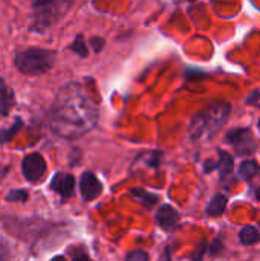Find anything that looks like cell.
<instances>
[{"mask_svg":"<svg viewBox=\"0 0 260 261\" xmlns=\"http://www.w3.org/2000/svg\"><path fill=\"white\" fill-rule=\"evenodd\" d=\"M239 239H241V242L244 245H254V243L259 242L260 234L254 226H245V228H242V231L239 234Z\"/></svg>","mask_w":260,"mask_h":261,"instance_id":"2e32d148","label":"cell"},{"mask_svg":"<svg viewBox=\"0 0 260 261\" xmlns=\"http://www.w3.org/2000/svg\"><path fill=\"white\" fill-rule=\"evenodd\" d=\"M239 173L245 180H251L259 173V164L256 161H245V162H242Z\"/></svg>","mask_w":260,"mask_h":261,"instance_id":"e0dca14e","label":"cell"},{"mask_svg":"<svg viewBox=\"0 0 260 261\" xmlns=\"http://www.w3.org/2000/svg\"><path fill=\"white\" fill-rule=\"evenodd\" d=\"M227 203H228V199L225 194H216L211 202L208 203V208H207V214L210 217H219L224 214L225 208H227Z\"/></svg>","mask_w":260,"mask_h":261,"instance_id":"8fae6325","label":"cell"},{"mask_svg":"<svg viewBox=\"0 0 260 261\" xmlns=\"http://www.w3.org/2000/svg\"><path fill=\"white\" fill-rule=\"evenodd\" d=\"M70 49H72L75 54H78L80 57H87V46H86V43H84L83 35H77L75 41L70 44Z\"/></svg>","mask_w":260,"mask_h":261,"instance_id":"ac0fdd59","label":"cell"},{"mask_svg":"<svg viewBox=\"0 0 260 261\" xmlns=\"http://www.w3.org/2000/svg\"><path fill=\"white\" fill-rule=\"evenodd\" d=\"M23 127V121L20 118H15L14 119V124L9 127V128H5V130H0V145L3 144H8L9 141L14 139V136L18 133V130Z\"/></svg>","mask_w":260,"mask_h":261,"instance_id":"9a60e30c","label":"cell"},{"mask_svg":"<svg viewBox=\"0 0 260 261\" xmlns=\"http://www.w3.org/2000/svg\"><path fill=\"white\" fill-rule=\"evenodd\" d=\"M227 139L228 142L234 147L236 153L241 154V156H250L256 151L257 148V144L254 141V136L250 130L247 128H236V130H231L228 135H227Z\"/></svg>","mask_w":260,"mask_h":261,"instance_id":"5b68a950","label":"cell"},{"mask_svg":"<svg viewBox=\"0 0 260 261\" xmlns=\"http://www.w3.org/2000/svg\"><path fill=\"white\" fill-rule=\"evenodd\" d=\"M98 121V106L78 83L64 84L51 109V127L63 138H78L90 132Z\"/></svg>","mask_w":260,"mask_h":261,"instance_id":"6da1fadb","label":"cell"},{"mask_svg":"<svg viewBox=\"0 0 260 261\" xmlns=\"http://www.w3.org/2000/svg\"><path fill=\"white\" fill-rule=\"evenodd\" d=\"M161 158H162V153H159V151H146L135 159V164L144 162L150 168H158L161 164Z\"/></svg>","mask_w":260,"mask_h":261,"instance_id":"5bb4252c","label":"cell"},{"mask_svg":"<svg viewBox=\"0 0 260 261\" xmlns=\"http://www.w3.org/2000/svg\"><path fill=\"white\" fill-rule=\"evenodd\" d=\"M8 260H9V248H8V245L0 239V261Z\"/></svg>","mask_w":260,"mask_h":261,"instance_id":"44dd1931","label":"cell"},{"mask_svg":"<svg viewBox=\"0 0 260 261\" xmlns=\"http://www.w3.org/2000/svg\"><path fill=\"white\" fill-rule=\"evenodd\" d=\"M51 261H66V258L64 257H61V255H58V257H55V258H52Z\"/></svg>","mask_w":260,"mask_h":261,"instance_id":"484cf974","label":"cell"},{"mask_svg":"<svg viewBox=\"0 0 260 261\" xmlns=\"http://www.w3.org/2000/svg\"><path fill=\"white\" fill-rule=\"evenodd\" d=\"M74 188H75V179L69 173H57L51 180V190H54L64 199L74 194Z\"/></svg>","mask_w":260,"mask_h":261,"instance_id":"ba28073f","label":"cell"},{"mask_svg":"<svg viewBox=\"0 0 260 261\" xmlns=\"http://www.w3.org/2000/svg\"><path fill=\"white\" fill-rule=\"evenodd\" d=\"M15 104V96L12 89L6 84L3 78H0V115L6 116Z\"/></svg>","mask_w":260,"mask_h":261,"instance_id":"30bf717a","label":"cell"},{"mask_svg":"<svg viewBox=\"0 0 260 261\" xmlns=\"http://www.w3.org/2000/svg\"><path fill=\"white\" fill-rule=\"evenodd\" d=\"M204 254V246L201 248V251H199V254L198 255H195V258H193V261H201V255Z\"/></svg>","mask_w":260,"mask_h":261,"instance_id":"d4e9b609","label":"cell"},{"mask_svg":"<svg viewBox=\"0 0 260 261\" xmlns=\"http://www.w3.org/2000/svg\"><path fill=\"white\" fill-rule=\"evenodd\" d=\"M126 261H149V255L144 251H133L126 257Z\"/></svg>","mask_w":260,"mask_h":261,"instance_id":"ffe728a7","label":"cell"},{"mask_svg":"<svg viewBox=\"0 0 260 261\" xmlns=\"http://www.w3.org/2000/svg\"><path fill=\"white\" fill-rule=\"evenodd\" d=\"M233 167H234V164H233L231 156L227 151H219V161L216 164V168L219 170L222 179H225V177H228L231 174Z\"/></svg>","mask_w":260,"mask_h":261,"instance_id":"7c38bea8","label":"cell"},{"mask_svg":"<svg viewBox=\"0 0 260 261\" xmlns=\"http://www.w3.org/2000/svg\"><path fill=\"white\" fill-rule=\"evenodd\" d=\"M21 171L26 180L29 182H38L44 173H46V162L41 154L38 153H31L23 158L21 162Z\"/></svg>","mask_w":260,"mask_h":261,"instance_id":"8992f818","label":"cell"},{"mask_svg":"<svg viewBox=\"0 0 260 261\" xmlns=\"http://www.w3.org/2000/svg\"><path fill=\"white\" fill-rule=\"evenodd\" d=\"M259 127H260V121H259Z\"/></svg>","mask_w":260,"mask_h":261,"instance_id":"4316f807","label":"cell"},{"mask_svg":"<svg viewBox=\"0 0 260 261\" xmlns=\"http://www.w3.org/2000/svg\"><path fill=\"white\" fill-rule=\"evenodd\" d=\"M55 60V52L41 47H28L15 54V66L25 75H40L48 72Z\"/></svg>","mask_w":260,"mask_h":261,"instance_id":"3957f363","label":"cell"},{"mask_svg":"<svg viewBox=\"0 0 260 261\" xmlns=\"http://www.w3.org/2000/svg\"><path fill=\"white\" fill-rule=\"evenodd\" d=\"M80 191L84 200H93L101 194L103 187L92 171H86L80 179Z\"/></svg>","mask_w":260,"mask_h":261,"instance_id":"52a82bcc","label":"cell"},{"mask_svg":"<svg viewBox=\"0 0 260 261\" xmlns=\"http://www.w3.org/2000/svg\"><path fill=\"white\" fill-rule=\"evenodd\" d=\"M90 46L95 52H100L104 46V40L100 37H93V38H90Z\"/></svg>","mask_w":260,"mask_h":261,"instance_id":"7402d4cb","label":"cell"},{"mask_svg":"<svg viewBox=\"0 0 260 261\" xmlns=\"http://www.w3.org/2000/svg\"><path fill=\"white\" fill-rule=\"evenodd\" d=\"M156 222L164 231H172L179 225V213L173 206L164 205L156 213Z\"/></svg>","mask_w":260,"mask_h":261,"instance_id":"9c48e42d","label":"cell"},{"mask_svg":"<svg viewBox=\"0 0 260 261\" xmlns=\"http://www.w3.org/2000/svg\"><path fill=\"white\" fill-rule=\"evenodd\" d=\"M8 171H9V167H5V165H0V180L8 174Z\"/></svg>","mask_w":260,"mask_h":261,"instance_id":"603a6c76","label":"cell"},{"mask_svg":"<svg viewBox=\"0 0 260 261\" xmlns=\"http://www.w3.org/2000/svg\"><path fill=\"white\" fill-rule=\"evenodd\" d=\"M230 104L215 102L196 113L190 122V138L195 142H204L211 139L225 124L230 116Z\"/></svg>","mask_w":260,"mask_h":261,"instance_id":"7a4b0ae2","label":"cell"},{"mask_svg":"<svg viewBox=\"0 0 260 261\" xmlns=\"http://www.w3.org/2000/svg\"><path fill=\"white\" fill-rule=\"evenodd\" d=\"M130 194H132V197H133L136 202H139V203L144 205L146 208H152L153 205L158 203V197H156L155 194H150V193L144 191V190H132Z\"/></svg>","mask_w":260,"mask_h":261,"instance_id":"4fadbf2b","label":"cell"},{"mask_svg":"<svg viewBox=\"0 0 260 261\" xmlns=\"http://www.w3.org/2000/svg\"><path fill=\"white\" fill-rule=\"evenodd\" d=\"M8 202H26L28 200V191L26 190H12L6 196Z\"/></svg>","mask_w":260,"mask_h":261,"instance_id":"d6986e66","label":"cell"},{"mask_svg":"<svg viewBox=\"0 0 260 261\" xmlns=\"http://www.w3.org/2000/svg\"><path fill=\"white\" fill-rule=\"evenodd\" d=\"M74 261H92L87 255H84V254H80V255H75L74 257Z\"/></svg>","mask_w":260,"mask_h":261,"instance_id":"cb8c5ba5","label":"cell"},{"mask_svg":"<svg viewBox=\"0 0 260 261\" xmlns=\"http://www.w3.org/2000/svg\"><path fill=\"white\" fill-rule=\"evenodd\" d=\"M69 3L60 2H35L32 3L34 18L31 23V31L34 32H44L61 14V9L67 8Z\"/></svg>","mask_w":260,"mask_h":261,"instance_id":"277c9868","label":"cell"}]
</instances>
